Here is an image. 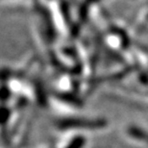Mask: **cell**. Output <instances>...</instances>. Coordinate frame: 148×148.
I'll list each match as a JSON object with an SVG mask.
<instances>
[{
  "mask_svg": "<svg viewBox=\"0 0 148 148\" xmlns=\"http://www.w3.org/2000/svg\"><path fill=\"white\" fill-rule=\"evenodd\" d=\"M107 127V121L102 119H82V118H69L60 120L57 124L59 130H85V131H94L102 130Z\"/></svg>",
  "mask_w": 148,
  "mask_h": 148,
  "instance_id": "cell-1",
  "label": "cell"
},
{
  "mask_svg": "<svg viewBox=\"0 0 148 148\" xmlns=\"http://www.w3.org/2000/svg\"><path fill=\"white\" fill-rule=\"evenodd\" d=\"M126 133L133 140H137L138 143H143L148 146V132L144 129L137 126H129Z\"/></svg>",
  "mask_w": 148,
  "mask_h": 148,
  "instance_id": "cell-2",
  "label": "cell"
},
{
  "mask_svg": "<svg viewBox=\"0 0 148 148\" xmlns=\"http://www.w3.org/2000/svg\"><path fill=\"white\" fill-rule=\"evenodd\" d=\"M85 138L81 137V136H78V137L72 138L70 140V143H69L64 148H82L83 145L85 144Z\"/></svg>",
  "mask_w": 148,
  "mask_h": 148,
  "instance_id": "cell-3",
  "label": "cell"
}]
</instances>
